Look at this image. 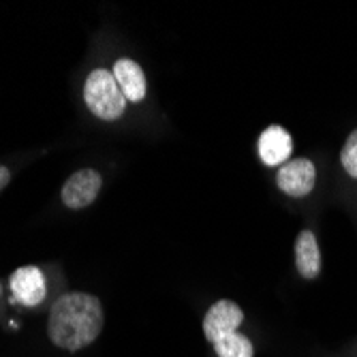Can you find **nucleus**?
Here are the masks:
<instances>
[{
	"label": "nucleus",
	"mask_w": 357,
	"mask_h": 357,
	"mask_svg": "<svg viewBox=\"0 0 357 357\" xmlns=\"http://www.w3.org/2000/svg\"><path fill=\"white\" fill-rule=\"evenodd\" d=\"M103 186V178L99 172L94 169H79L67 178V182L62 184L60 199L62 204L71 210H84L88 208L96 197H99Z\"/></svg>",
	"instance_id": "nucleus-3"
},
{
	"label": "nucleus",
	"mask_w": 357,
	"mask_h": 357,
	"mask_svg": "<svg viewBox=\"0 0 357 357\" xmlns=\"http://www.w3.org/2000/svg\"><path fill=\"white\" fill-rule=\"evenodd\" d=\"M105 314L101 300L84 291H71L60 296L47 319L50 340L64 351H79L101 336Z\"/></svg>",
	"instance_id": "nucleus-1"
},
{
	"label": "nucleus",
	"mask_w": 357,
	"mask_h": 357,
	"mask_svg": "<svg viewBox=\"0 0 357 357\" xmlns=\"http://www.w3.org/2000/svg\"><path fill=\"white\" fill-rule=\"evenodd\" d=\"M114 79L118 82V88L122 90L124 99L131 103H139L146 99V75L144 69L133 60V58H118L114 62Z\"/></svg>",
	"instance_id": "nucleus-8"
},
{
	"label": "nucleus",
	"mask_w": 357,
	"mask_h": 357,
	"mask_svg": "<svg viewBox=\"0 0 357 357\" xmlns=\"http://www.w3.org/2000/svg\"><path fill=\"white\" fill-rule=\"evenodd\" d=\"M257 152L261 163L268 167H280L287 160H291V152H294V139H291L289 131L280 124H270L266 131L259 135Z\"/></svg>",
	"instance_id": "nucleus-7"
},
{
	"label": "nucleus",
	"mask_w": 357,
	"mask_h": 357,
	"mask_svg": "<svg viewBox=\"0 0 357 357\" xmlns=\"http://www.w3.org/2000/svg\"><path fill=\"white\" fill-rule=\"evenodd\" d=\"M84 101L88 109L105 122H114L124 116L126 99L114 73L107 69H94L84 84Z\"/></svg>",
	"instance_id": "nucleus-2"
},
{
	"label": "nucleus",
	"mask_w": 357,
	"mask_h": 357,
	"mask_svg": "<svg viewBox=\"0 0 357 357\" xmlns=\"http://www.w3.org/2000/svg\"><path fill=\"white\" fill-rule=\"evenodd\" d=\"M296 268L306 280H314L321 274V250L317 236L310 229L300 231L296 240Z\"/></svg>",
	"instance_id": "nucleus-9"
},
{
	"label": "nucleus",
	"mask_w": 357,
	"mask_h": 357,
	"mask_svg": "<svg viewBox=\"0 0 357 357\" xmlns=\"http://www.w3.org/2000/svg\"><path fill=\"white\" fill-rule=\"evenodd\" d=\"M9 287L13 294V302H20L22 306H28V308L39 306L47 296L45 276L37 266L17 268L9 278Z\"/></svg>",
	"instance_id": "nucleus-6"
},
{
	"label": "nucleus",
	"mask_w": 357,
	"mask_h": 357,
	"mask_svg": "<svg viewBox=\"0 0 357 357\" xmlns=\"http://www.w3.org/2000/svg\"><path fill=\"white\" fill-rule=\"evenodd\" d=\"M212 347L218 357H255V347H252L250 338H246L240 332H231V334L222 336Z\"/></svg>",
	"instance_id": "nucleus-10"
},
{
	"label": "nucleus",
	"mask_w": 357,
	"mask_h": 357,
	"mask_svg": "<svg viewBox=\"0 0 357 357\" xmlns=\"http://www.w3.org/2000/svg\"><path fill=\"white\" fill-rule=\"evenodd\" d=\"M340 165L351 178L357 180V128L351 131V135L347 137V142L340 150Z\"/></svg>",
	"instance_id": "nucleus-11"
},
{
	"label": "nucleus",
	"mask_w": 357,
	"mask_h": 357,
	"mask_svg": "<svg viewBox=\"0 0 357 357\" xmlns=\"http://www.w3.org/2000/svg\"><path fill=\"white\" fill-rule=\"evenodd\" d=\"M9 182H11V172L5 165H0V190H5Z\"/></svg>",
	"instance_id": "nucleus-12"
},
{
	"label": "nucleus",
	"mask_w": 357,
	"mask_h": 357,
	"mask_svg": "<svg viewBox=\"0 0 357 357\" xmlns=\"http://www.w3.org/2000/svg\"><path fill=\"white\" fill-rule=\"evenodd\" d=\"M317 184V167L308 158H291L276 172V186L289 197H306Z\"/></svg>",
	"instance_id": "nucleus-4"
},
{
	"label": "nucleus",
	"mask_w": 357,
	"mask_h": 357,
	"mask_svg": "<svg viewBox=\"0 0 357 357\" xmlns=\"http://www.w3.org/2000/svg\"><path fill=\"white\" fill-rule=\"evenodd\" d=\"M242 321H244V310L234 300H218L208 308L204 317V323H202L204 336L208 342L214 344L222 336L238 332Z\"/></svg>",
	"instance_id": "nucleus-5"
}]
</instances>
